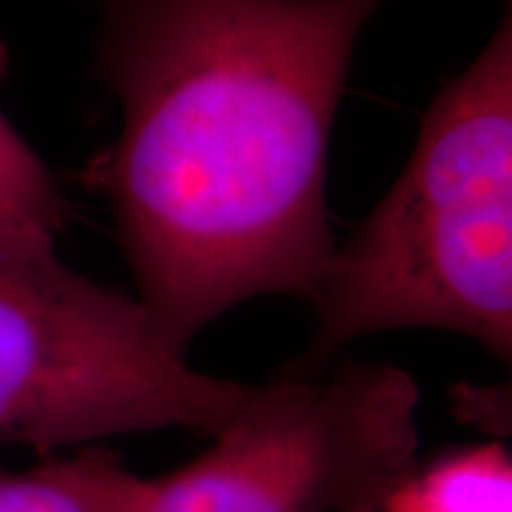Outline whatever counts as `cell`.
Returning a JSON list of instances; mask_svg holds the SVG:
<instances>
[{
  "label": "cell",
  "mask_w": 512,
  "mask_h": 512,
  "mask_svg": "<svg viewBox=\"0 0 512 512\" xmlns=\"http://www.w3.org/2000/svg\"><path fill=\"white\" fill-rule=\"evenodd\" d=\"M67 204L46 164L0 114V235L55 238Z\"/></svg>",
  "instance_id": "7"
},
{
  "label": "cell",
  "mask_w": 512,
  "mask_h": 512,
  "mask_svg": "<svg viewBox=\"0 0 512 512\" xmlns=\"http://www.w3.org/2000/svg\"><path fill=\"white\" fill-rule=\"evenodd\" d=\"M387 512H512V460L498 441L451 451L403 482Z\"/></svg>",
  "instance_id": "6"
},
{
  "label": "cell",
  "mask_w": 512,
  "mask_h": 512,
  "mask_svg": "<svg viewBox=\"0 0 512 512\" xmlns=\"http://www.w3.org/2000/svg\"><path fill=\"white\" fill-rule=\"evenodd\" d=\"M420 387L389 363L285 370L145 512H387L418 470Z\"/></svg>",
  "instance_id": "4"
},
{
  "label": "cell",
  "mask_w": 512,
  "mask_h": 512,
  "mask_svg": "<svg viewBox=\"0 0 512 512\" xmlns=\"http://www.w3.org/2000/svg\"><path fill=\"white\" fill-rule=\"evenodd\" d=\"M121 105L98 181L159 337L247 299H311L335 252L328 147L358 36L384 0H95Z\"/></svg>",
  "instance_id": "1"
},
{
  "label": "cell",
  "mask_w": 512,
  "mask_h": 512,
  "mask_svg": "<svg viewBox=\"0 0 512 512\" xmlns=\"http://www.w3.org/2000/svg\"><path fill=\"white\" fill-rule=\"evenodd\" d=\"M150 479L98 446L0 475V512H145Z\"/></svg>",
  "instance_id": "5"
},
{
  "label": "cell",
  "mask_w": 512,
  "mask_h": 512,
  "mask_svg": "<svg viewBox=\"0 0 512 512\" xmlns=\"http://www.w3.org/2000/svg\"><path fill=\"white\" fill-rule=\"evenodd\" d=\"M311 347L294 370L330 366L356 339L427 328L512 356V17L425 112L392 190L318 294Z\"/></svg>",
  "instance_id": "2"
},
{
  "label": "cell",
  "mask_w": 512,
  "mask_h": 512,
  "mask_svg": "<svg viewBox=\"0 0 512 512\" xmlns=\"http://www.w3.org/2000/svg\"><path fill=\"white\" fill-rule=\"evenodd\" d=\"M256 384L195 370L138 299L72 271L55 238L0 235V446L50 453L121 434H219Z\"/></svg>",
  "instance_id": "3"
}]
</instances>
